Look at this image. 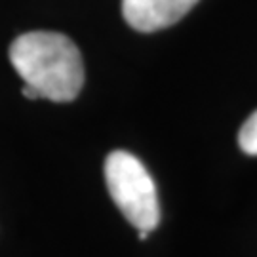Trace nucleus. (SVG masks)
<instances>
[{"label": "nucleus", "instance_id": "nucleus-1", "mask_svg": "<svg viewBox=\"0 0 257 257\" xmlns=\"http://www.w3.org/2000/svg\"><path fill=\"white\" fill-rule=\"evenodd\" d=\"M10 61L23 82L33 86L40 99L69 103L84 86L80 50L61 33L31 31L10 44Z\"/></svg>", "mask_w": 257, "mask_h": 257}, {"label": "nucleus", "instance_id": "nucleus-2", "mask_svg": "<svg viewBox=\"0 0 257 257\" xmlns=\"http://www.w3.org/2000/svg\"><path fill=\"white\" fill-rule=\"evenodd\" d=\"M105 183L112 202L139 232H153L158 227L160 204L155 181L138 156L112 151L105 160Z\"/></svg>", "mask_w": 257, "mask_h": 257}, {"label": "nucleus", "instance_id": "nucleus-3", "mask_svg": "<svg viewBox=\"0 0 257 257\" xmlns=\"http://www.w3.org/2000/svg\"><path fill=\"white\" fill-rule=\"evenodd\" d=\"M200 0H122V16L132 29L155 33L177 23Z\"/></svg>", "mask_w": 257, "mask_h": 257}, {"label": "nucleus", "instance_id": "nucleus-4", "mask_svg": "<svg viewBox=\"0 0 257 257\" xmlns=\"http://www.w3.org/2000/svg\"><path fill=\"white\" fill-rule=\"evenodd\" d=\"M240 149L249 156H257V110L242 124L238 134Z\"/></svg>", "mask_w": 257, "mask_h": 257}]
</instances>
